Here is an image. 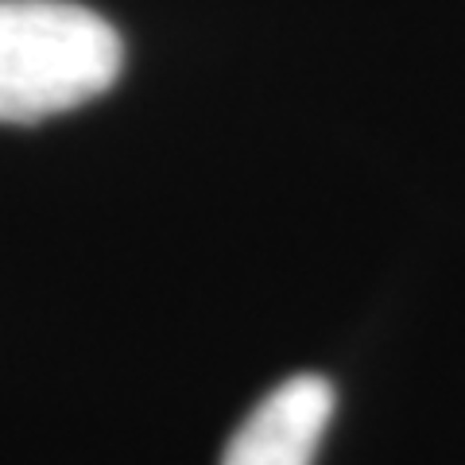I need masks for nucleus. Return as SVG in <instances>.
<instances>
[{"mask_svg":"<svg viewBox=\"0 0 465 465\" xmlns=\"http://www.w3.org/2000/svg\"><path fill=\"white\" fill-rule=\"evenodd\" d=\"M333 415L326 376L302 372L272 388L232 430L222 465H314Z\"/></svg>","mask_w":465,"mask_h":465,"instance_id":"obj_2","label":"nucleus"},{"mask_svg":"<svg viewBox=\"0 0 465 465\" xmlns=\"http://www.w3.org/2000/svg\"><path fill=\"white\" fill-rule=\"evenodd\" d=\"M116 27L74 0H0V121L78 109L121 78Z\"/></svg>","mask_w":465,"mask_h":465,"instance_id":"obj_1","label":"nucleus"}]
</instances>
